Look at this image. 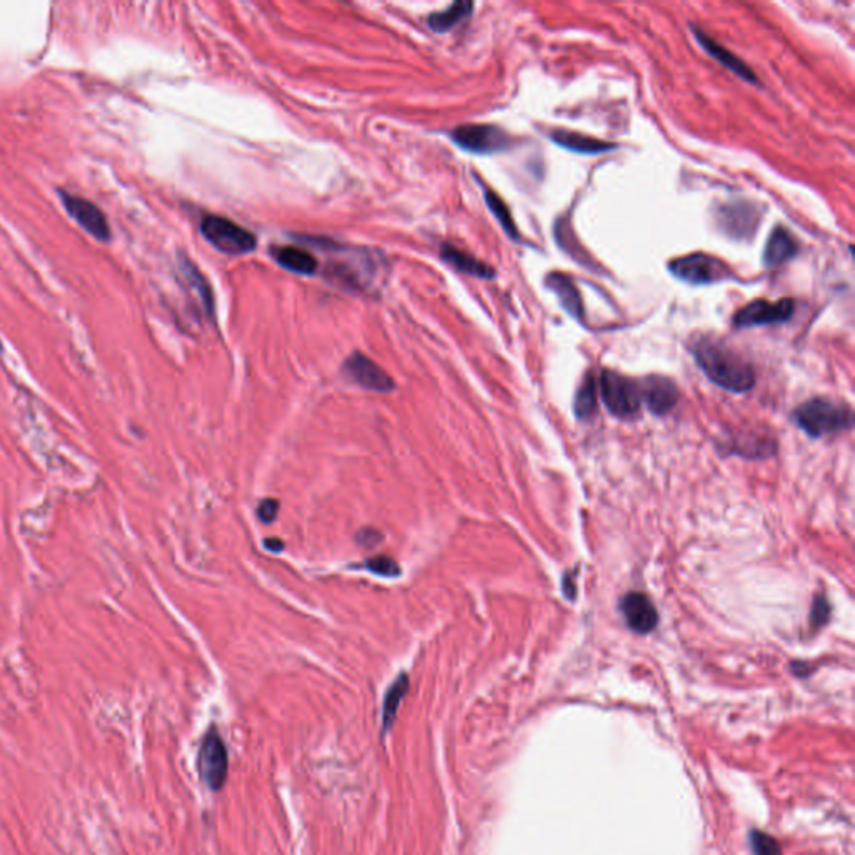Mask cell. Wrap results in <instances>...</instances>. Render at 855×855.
Segmentation results:
<instances>
[{"label":"cell","mask_w":855,"mask_h":855,"mask_svg":"<svg viewBox=\"0 0 855 855\" xmlns=\"http://www.w3.org/2000/svg\"><path fill=\"white\" fill-rule=\"evenodd\" d=\"M690 349L705 377L717 387L732 393H747L755 387L754 367L722 339L697 337Z\"/></svg>","instance_id":"obj_1"},{"label":"cell","mask_w":855,"mask_h":855,"mask_svg":"<svg viewBox=\"0 0 855 855\" xmlns=\"http://www.w3.org/2000/svg\"><path fill=\"white\" fill-rule=\"evenodd\" d=\"M794 417L799 428L814 438L844 431L854 423L850 407L827 397H812L805 401L804 405L797 407Z\"/></svg>","instance_id":"obj_2"},{"label":"cell","mask_w":855,"mask_h":855,"mask_svg":"<svg viewBox=\"0 0 855 855\" xmlns=\"http://www.w3.org/2000/svg\"><path fill=\"white\" fill-rule=\"evenodd\" d=\"M201 233L209 245L225 255H249L257 246V239L251 231L223 216H204L201 219Z\"/></svg>","instance_id":"obj_3"},{"label":"cell","mask_w":855,"mask_h":855,"mask_svg":"<svg viewBox=\"0 0 855 855\" xmlns=\"http://www.w3.org/2000/svg\"><path fill=\"white\" fill-rule=\"evenodd\" d=\"M601 399L611 415L630 417L641 407V385L631 377H623L611 369H603L598 379Z\"/></svg>","instance_id":"obj_4"},{"label":"cell","mask_w":855,"mask_h":855,"mask_svg":"<svg viewBox=\"0 0 855 855\" xmlns=\"http://www.w3.org/2000/svg\"><path fill=\"white\" fill-rule=\"evenodd\" d=\"M669 271L675 277L690 285H713L732 277L730 267L719 257L703 253L677 257L669 263Z\"/></svg>","instance_id":"obj_5"},{"label":"cell","mask_w":855,"mask_h":855,"mask_svg":"<svg viewBox=\"0 0 855 855\" xmlns=\"http://www.w3.org/2000/svg\"><path fill=\"white\" fill-rule=\"evenodd\" d=\"M227 767L229 757L226 750L225 740L216 729L207 730L203 737V742L197 754V770L203 779L204 784L213 792L221 790L227 779Z\"/></svg>","instance_id":"obj_6"},{"label":"cell","mask_w":855,"mask_h":855,"mask_svg":"<svg viewBox=\"0 0 855 855\" xmlns=\"http://www.w3.org/2000/svg\"><path fill=\"white\" fill-rule=\"evenodd\" d=\"M453 143L473 154H495L507 151L513 139L507 131L491 124H467L451 131Z\"/></svg>","instance_id":"obj_7"},{"label":"cell","mask_w":855,"mask_h":855,"mask_svg":"<svg viewBox=\"0 0 855 855\" xmlns=\"http://www.w3.org/2000/svg\"><path fill=\"white\" fill-rule=\"evenodd\" d=\"M795 313V301L790 297H784L780 301H765L755 299L752 303L743 306L742 309L733 316V327H769L787 323Z\"/></svg>","instance_id":"obj_8"},{"label":"cell","mask_w":855,"mask_h":855,"mask_svg":"<svg viewBox=\"0 0 855 855\" xmlns=\"http://www.w3.org/2000/svg\"><path fill=\"white\" fill-rule=\"evenodd\" d=\"M343 373L347 375L357 387H365L377 393H391L395 389L393 377L371 357H365L363 353L355 351L347 357L343 365Z\"/></svg>","instance_id":"obj_9"},{"label":"cell","mask_w":855,"mask_h":855,"mask_svg":"<svg viewBox=\"0 0 855 855\" xmlns=\"http://www.w3.org/2000/svg\"><path fill=\"white\" fill-rule=\"evenodd\" d=\"M59 196H61L62 206L65 207V211L84 231L97 237L99 241H107L111 237V227L107 223V217L96 204L79 196L64 193V191H61Z\"/></svg>","instance_id":"obj_10"},{"label":"cell","mask_w":855,"mask_h":855,"mask_svg":"<svg viewBox=\"0 0 855 855\" xmlns=\"http://www.w3.org/2000/svg\"><path fill=\"white\" fill-rule=\"evenodd\" d=\"M620 610L627 625L637 633H650L659 623V613L652 600L641 591H630L620 601Z\"/></svg>","instance_id":"obj_11"},{"label":"cell","mask_w":855,"mask_h":855,"mask_svg":"<svg viewBox=\"0 0 855 855\" xmlns=\"http://www.w3.org/2000/svg\"><path fill=\"white\" fill-rule=\"evenodd\" d=\"M640 385L641 399L655 415H665L679 403V389L669 377H647Z\"/></svg>","instance_id":"obj_12"},{"label":"cell","mask_w":855,"mask_h":855,"mask_svg":"<svg viewBox=\"0 0 855 855\" xmlns=\"http://www.w3.org/2000/svg\"><path fill=\"white\" fill-rule=\"evenodd\" d=\"M692 32L693 35H695V41L700 44V47H702L703 51L707 52L712 59H715L719 64H722L725 69L733 72L735 75H739L743 81L757 84V81H759L757 75H755L752 69H750L742 59H739L733 52L727 51L719 42L713 41L712 37L707 35L702 29L692 25Z\"/></svg>","instance_id":"obj_13"},{"label":"cell","mask_w":855,"mask_h":855,"mask_svg":"<svg viewBox=\"0 0 855 855\" xmlns=\"http://www.w3.org/2000/svg\"><path fill=\"white\" fill-rule=\"evenodd\" d=\"M439 257L447 265L451 266L453 269H457L463 275L475 276V277L488 279V281L497 276V271L491 266L479 261L475 256L468 255L465 251H461L457 246L449 245V243L441 246Z\"/></svg>","instance_id":"obj_14"},{"label":"cell","mask_w":855,"mask_h":855,"mask_svg":"<svg viewBox=\"0 0 855 855\" xmlns=\"http://www.w3.org/2000/svg\"><path fill=\"white\" fill-rule=\"evenodd\" d=\"M799 253V243L790 231H787L784 226H777L772 235L769 236V241L765 245L764 265L765 267H777L784 265L789 259H792Z\"/></svg>","instance_id":"obj_15"},{"label":"cell","mask_w":855,"mask_h":855,"mask_svg":"<svg viewBox=\"0 0 855 855\" xmlns=\"http://www.w3.org/2000/svg\"><path fill=\"white\" fill-rule=\"evenodd\" d=\"M550 139L553 143L558 144L563 149L577 154H590V156H593V154L609 153V151L617 149L615 144L605 143V141L597 139V137L573 133V131H567V129L551 131Z\"/></svg>","instance_id":"obj_16"},{"label":"cell","mask_w":855,"mask_h":855,"mask_svg":"<svg viewBox=\"0 0 855 855\" xmlns=\"http://www.w3.org/2000/svg\"><path fill=\"white\" fill-rule=\"evenodd\" d=\"M276 263L295 275L313 276L317 271V259L315 255L297 246H281L273 249Z\"/></svg>","instance_id":"obj_17"},{"label":"cell","mask_w":855,"mask_h":855,"mask_svg":"<svg viewBox=\"0 0 855 855\" xmlns=\"http://www.w3.org/2000/svg\"><path fill=\"white\" fill-rule=\"evenodd\" d=\"M547 286L550 287L555 295L558 296L561 306L568 315L583 319V301H581L580 291L577 289L575 283L571 281L570 276L561 275V273H551L547 277Z\"/></svg>","instance_id":"obj_18"},{"label":"cell","mask_w":855,"mask_h":855,"mask_svg":"<svg viewBox=\"0 0 855 855\" xmlns=\"http://www.w3.org/2000/svg\"><path fill=\"white\" fill-rule=\"evenodd\" d=\"M409 690V677L407 673H401L395 682L389 685L385 699H383V733L389 732L393 723L397 720V709L403 702L405 695Z\"/></svg>","instance_id":"obj_19"},{"label":"cell","mask_w":855,"mask_h":855,"mask_svg":"<svg viewBox=\"0 0 855 855\" xmlns=\"http://www.w3.org/2000/svg\"><path fill=\"white\" fill-rule=\"evenodd\" d=\"M473 9H475L473 2H463V0L455 2L445 11L433 12L428 17V25L431 27V31L435 32L451 31L457 24L467 19Z\"/></svg>","instance_id":"obj_20"},{"label":"cell","mask_w":855,"mask_h":855,"mask_svg":"<svg viewBox=\"0 0 855 855\" xmlns=\"http://www.w3.org/2000/svg\"><path fill=\"white\" fill-rule=\"evenodd\" d=\"M179 267H181L184 279L191 285L194 293L199 297L201 305L204 306V311L211 316V317H214L213 291H211L209 283L206 281V277H204V276L199 273V269H197L189 259H186V257H181V266H179Z\"/></svg>","instance_id":"obj_21"},{"label":"cell","mask_w":855,"mask_h":855,"mask_svg":"<svg viewBox=\"0 0 855 855\" xmlns=\"http://www.w3.org/2000/svg\"><path fill=\"white\" fill-rule=\"evenodd\" d=\"M483 191H485L487 206H488L489 211L493 213V216L497 217V221H498L499 226L503 227V231H505L507 236H509L513 241H518V227H517V223H515V219H513V216H511L508 206L505 204V201H503L493 189L485 187Z\"/></svg>","instance_id":"obj_22"},{"label":"cell","mask_w":855,"mask_h":855,"mask_svg":"<svg viewBox=\"0 0 855 855\" xmlns=\"http://www.w3.org/2000/svg\"><path fill=\"white\" fill-rule=\"evenodd\" d=\"M597 409V383L591 375H587L575 397V413L578 417H588Z\"/></svg>","instance_id":"obj_23"},{"label":"cell","mask_w":855,"mask_h":855,"mask_svg":"<svg viewBox=\"0 0 855 855\" xmlns=\"http://www.w3.org/2000/svg\"><path fill=\"white\" fill-rule=\"evenodd\" d=\"M365 570L371 571L375 575H379V577H385V578H395L397 577L401 570H399V565L393 558L389 557H375V558H369V560L365 561L361 565Z\"/></svg>","instance_id":"obj_24"},{"label":"cell","mask_w":855,"mask_h":855,"mask_svg":"<svg viewBox=\"0 0 855 855\" xmlns=\"http://www.w3.org/2000/svg\"><path fill=\"white\" fill-rule=\"evenodd\" d=\"M754 855H782L777 840L764 832H752Z\"/></svg>","instance_id":"obj_25"},{"label":"cell","mask_w":855,"mask_h":855,"mask_svg":"<svg viewBox=\"0 0 855 855\" xmlns=\"http://www.w3.org/2000/svg\"><path fill=\"white\" fill-rule=\"evenodd\" d=\"M829 615H830L829 601L825 600L824 597H815L812 611H810V623H812V627H815V629L822 627L825 621L829 620Z\"/></svg>","instance_id":"obj_26"},{"label":"cell","mask_w":855,"mask_h":855,"mask_svg":"<svg viewBox=\"0 0 855 855\" xmlns=\"http://www.w3.org/2000/svg\"><path fill=\"white\" fill-rule=\"evenodd\" d=\"M279 511V501L277 499L267 498L259 503L257 507V517L263 523H273Z\"/></svg>","instance_id":"obj_27"},{"label":"cell","mask_w":855,"mask_h":855,"mask_svg":"<svg viewBox=\"0 0 855 855\" xmlns=\"http://www.w3.org/2000/svg\"><path fill=\"white\" fill-rule=\"evenodd\" d=\"M357 543L361 545V547H365V548H373V547H377V545L381 543V540H383V535H381L377 529L365 528L361 529V531L357 533Z\"/></svg>","instance_id":"obj_28"},{"label":"cell","mask_w":855,"mask_h":855,"mask_svg":"<svg viewBox=\"0 0 855 855\" xmlns=\"http://www.w3.org/2000/svg\"><path fill=\"white\" fill-rule=\"evenodd\" d=\"M265 547L266 550L273 551V553H279V551H283V548H285L283 541L277 540V538H276V540L267 538V540L265 541Z\"/></svg>","instance_id":"obj_29"}]
</instances>
